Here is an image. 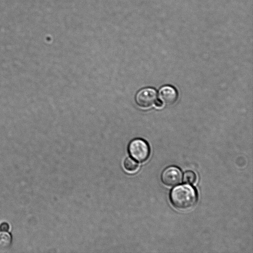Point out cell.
I'll list each match as a JSON object with an SVG mask.
<instances>
[{
	"mask_svg": "<svg viewBox=\"0 0 253 253\" xmlns=\"http://www.w3.org/2000/svg\"><path fill=\"white\" fill-rule=\"evenodd\" d=\"M170 200L173 206L177 209L187 210L196 204L197 201V192L189 185H179L171 191Z\"/></svg>",
	"mask_w": 253,
	"mask_h": 253,
	"instance_id": "6da1fadb",
	"label": "cell"
},
{
	"mask_svg": "<svg viewBox=\"0 0 253 253\" xmlns=\"http://www.w3.org/2000/svg\"><path fill=\"white\" fill-rule=\"evenodd\" d=\"M176 90L170 85L162 86L159 91V101L162 104L170 105L175 102L177 99Z\"/></svg>",
	"mask_w": 253,
	"mask_h": 253,
	"instance_id": "5b68a950",
	"label": "cell"
},
{
	"mask_svg": "<svg viewBox=\"0 0 253 253\" xmlns=\"http://www.w3.org/2000/svg\"><path fill=\"white\" fill-rule=\"evenodd\" d=\"M12 237L7 233L0 232V253L6 252L11 247Z\"/></svg>",
	"mask_w": 253,
	"mask_h": 253,
	"instance_id": "8992f818",
	"label": "cell"
},
{
	"mask_svg": "<svg viewBox=\"0 0 253 253\" xmlns=\"http://www.w3.org/2000/svg\"><path fill=\"white\" fill-rule=\"evenodd\" d=\"M127 149L130 156L139 162L145 161L149 156V146L145 140L141 138L132 140L128 145Z\"/></svg>",
	"mask_w": 253,
	"mask_h": 253,
	"instance_id": "7a4b0ae2",
	"label": "cell"
},
{
	"mask_svg": "<svg viewBox=\"0 0 253 253\" xmlns=\"http://www.w3.org/2000/svg\"><path fill=\"white\" fill-rule=\"evenodd\" d=\"M182 174L177 167L171 166L168 167L163 171L161 175L162 181L168 186H173L180 183L182 181Z\"/></svg>",
	"mask_w": 253,
	"mask_h": 253,
	"instance_id": "277c9868",
	"label": "cell"
},
{
	"mask_svg": "<svg viewBox=\"0 0 253 253\" xmlns=\"http://www.w3.org/2000/svg\"><path fill=\"white\" fill-rule=\"evenodd\" d=\"M9 229V225L6 222H2L0 225V230L2 231H7Z\"/></svg>",
	"mask_w": 253,
	"mask_h": 253,
	"instance_id": "9c48e42d",
	"label": "cell"
},
{
	"mask_svg": "<svg viewBox=\"0 0 253 253\" xmlns=\"http://www.w3.org/2000/svg\"><path fill=\"white\" fill-rule=\"evenodd\" d=\"M124 166L126 171L131 172L136 171L138 168V163L129 157L125 159Z\"/></svg>",
	"mask_w": 253,
	"mask_h": 253,
	"instance_id": "52a82bcc",
	"label": "cell"
},
{
	"mask_svg": "<svg viewBox=\"0 0 253 253\" xmlns=\"http://www.w3.org/2000/svg\"><path fill=\"white\" fill-rule=\"evenodd\" d=\"M197 179L196 174L191 170H188L184 172L183 176L184 182L188 184H194Z\"/></svg>",
	"mask_w": 253,
	"mask_h": 253,
	"instance_id": "ba28073f",
	"label": "cell"
},
{
	"mask_svg": "<svg viewBox=\"0 0 253 253\" xmlns=\"http://www.w3.org/2000/svg\"><path fill=\"white\" fill-rule=\"evenodd\" d=\"M135 99L139 106L143 108L149 107L157 102V93L153 88H144L137 92Z\"/></svg>",
	"mask_w": 253,
	"mask_h": 253,
	"instance_id": "3957f363",
	"label": "cell"
}]
</instances>
